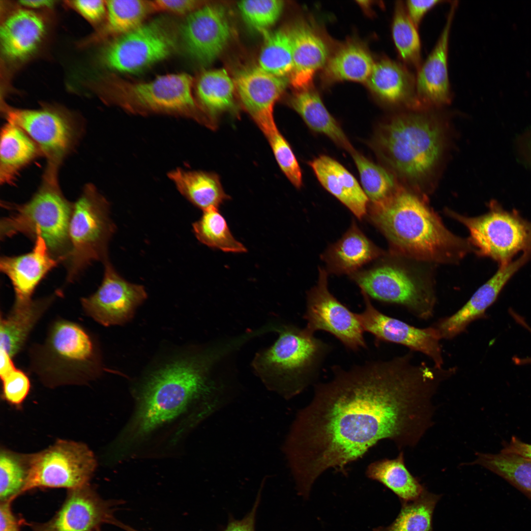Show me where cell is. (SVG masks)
<instances>
[{
	"label": "cell",
	"instance_id": "obj_40",
	"mask_svg": "<svg viewBox=\"0 0 531 531\" xmlns=\"http://www.w3.org/2000/svg\"><path fill=\"white\" fill-rule=\"evenodd\" d=\"M193 224L194 233L201 243L225 252L244 253L246 247L233 236L227 223L217 208L203 211Z\"/></svg>",
	"mask_w": 531,
	"mask_h": 531
},
{
	"label": "cell",
	"instance_id": "obj_18",
	"mask_svg": "<svg viewBox=\"0 0 531 531\" xmlns=\"http://www.w3.org/2000/svg\"><path fill=\"white\" fill-rule=\"evenodd\" d=\"M103 280L97 290L83 298L84 311L106 326L122 324L130 321L136 308L147 298L145 287L122 278L108 260L104 263Z\"/></svg>",
	"mask_w": 531,
	"mask_h": 531
},
{
	"label": "cell",
	"instance_id": "obj_29",
	"mask_svg": "<svg viewBox=\"0 0 531 531\" xmlns=\"http://www.w3.org/2000/svg\"><path fill=\"white\" fill-rule=\"evenodd\" d=\"M60 292L56 291L43 299L15 302L10 314L3 319H1L0 350L11 358L17 354L35 323L57 295H61Z\"/></svg>",
	"mask_w": 531,
	"mask_h": 531
},
{
	"label": "cell",
	"instance_id": "obj_31",
	"mask_svg": "<svg viewBox=\"0 0 531 531\" xmlns=\"http://www.w3.org/2000/svg\"><path fill=\"white\" fill-rule=\"evenodd\" d=\"M233 79L224 69L205 71L196 83L200 107L214 127L219 116L236 111Z\"/></svg>",
	"mask_w": 531,
	"mask_h": 531
},
{
	"label": "cell",
	"instance_id": "obj_56",
	"mask_svg": "<svg viewBox=\"0 0 531 531\" xmlns=\"http://www.w3.org/2000/svg\"><path fill=\"white\" fill-rule=\"evenodd\" d=\"M116 526H117V527H118L119 528H121L122 529L124 530L125 531H138V530H136L135 529H134V528H132L131 527H130V526H129L128 525H125V524L121 523V522H120L119 521H118L117 522Z\"/></svg>",
	"mask_w": 531,
	"mask_h": 531
},
{
	"label": "cell",
	"instance_id": "obj_13",
	"mask_svg": "<svg viewBox=\"0 0 531 531\" xmlns=\"http://www.w3.org/2000/svg\"><path fill=\"white\" fill-rule=\"evenodd\" d=\"M97 467L96 457L85 443L59 439L33 453L32 467L24 493L35 488L68 490L89 483Z\"/></svg>",
	"mask_w": 531,
	"mask_h": 531
},
{
	"label": "cell",
	"instance_id": "obj_19",
	"mask_svg": "<svg viewBox=\"0 0 531 531\" xmlns=\"http://www.w3.org/2000/svg\"><path fill=\"white\" fill-rule=\"evenodd\" d=\"M364 309L356 313L364 331L372 334L377 342L401 344L426 354L434 366L442 368L443 364L440 332L435 326L419 328L398 319L389 317L377 309L369 296L361 290Z\"/></svg>",
	"mask_w": 531,
	"mask_h": 531
},
{
	"label": "cell",
	"instance_id": "obj_8",
	"mask_svg": "<svg viewBox=\"0 0 531 531\" xmlns=\"http://www.w3.org/2000/svg\"><path fill=\"white\" fill-rule=\"evenodd\" d=\"M193 79L185 73L160 75L148 82H115L113 102L129 112L165 114L192 118L211 127L193 97Z\"/></svg>",
	"mask_w": 531,
	"mask_h": 531
},
{
	"label": "cell",
	"instance_id": "obj_36",
	"mask_svg": "<svg viewBox=\"0 0 531 531\" xmlns=\"http://www.w3.org/2000/svg\"><path fill=\"white\" fill-rule=\"evenodd\" d=\"M470 465H479L504 479L531 498V460L520 456L500 452L498 454L477 452Z\"/></svg>",
	"mask_w": 531,
	"mask_h": 531
},
{
	"label": "cell",
	"instance_id": "obj_4",
	"mask_svg": "<svg viewBox=\"0 0 531 531\" xmlns=\"http://www.w3.org/2000/svg\"><path fill=\"white\" fill-rule=\"evenodd\" d=\"M210 361L209 356L177 360L154 373L140 393L131 437L147 435L196 402L216 412L229 404L233 394L207 380Z\"/></svg>",
	"mask_w": 531,
	"mask_h": 531
},
{
	"label": "cell",
	"instance_id": "obj_15",
	"mask_svg": "<svg viewBox=\"0 0 531 531\" xmlns=\"http://www.w3.org/2000/svg\"><path fill=\"white\" fill-rule=\"evenodd\" d=\"M327 273L319 269L317 284L308 293L304 328L314 334L325 331L338 339L348 350L357 351L367 348L363 331L356 313L339 302L329 291Z\"/></svg>",
	"mask_w": 531,
	"mask_h": 531
},
{
	"label": "cell",
	"instance_id": "obj_57",
	"mask_svg": "<svg viewBox=\"0 0 531 531\" xmlns=\"http://www.w3.org/2000/svg\"><path fill=\"white\" fill-rule=\"evenodd\" d=\"M95 531H101V530H100V527L98 528H97V529H96V530H95Z\"/></svg>",
	"mask_w": 531,
	"mask_h": 531
},
{
	"label": "cell",
	"instance_id": "obj_28",
	"mask_svg": "<svg viewBox=\"0 0 531 531\" xmlns=\"http://www.w3.org/2000/svg\"><path fill=\"white\" fill-rule=\"evenodd\" d=\"M383 254L353 222L343 236L327 249L323 258L331 272L351 274Z\"/></svg>",
	"mask_w": 531,
	"mask_h": 531
},
{
	"label": "cell",
	"instance_id": "obj_6",
	"mask_svg": "<svg viewBox=\"0 0 531 531\" xmlns=\"http://www.w3.org/2000/svg\"><path fill=\"white\" fill-rule=\"evenodd\" d=\"M1 205L9 212L0 220L1 240L18 234L34 240L40 236L52 255L65 263L70 250L69 226L73 203L63 195L58 175L44 173L41 184L26 203L3 202Z\"/></svg>",
	"mask_w": 531,
	"mask_h": 531
},
{
	"label": "cell",
	"instance_id": "obj_30",
	"mask_svg": "<svg viewBox=\"0 0 531 531\" xmlns=\"http://www.w3.org/2000/svg\"><path fill=\"white\" fill-rule=\"evenodd\" d=\"M41 154L37 145L22 129L7 122L0 133L1 183H13L20 171Z\"/></svg>",
	"mask_w": 531,
	"mask_h": 531
},
{
	"label": "cell",
	"instance_id": "obj_53",
	"mask_svg": "<svg viewBox=\"0 0 531 531\" xmlns=\"http://www.w3.org/2000/svg\"><path fill=\"white\" fill-rule=\"evenodd\" d=\"M514 319L515 320L516 322L519 323L521 326L525 327L527 330L530 331L531 333V327L527 324L524 319L518 314H516ZM513 362L517 365H525L531 364V356H528L526 357H519L517 356H514L512 358Z\"/></svg>",
	"mask_w": 531,
	"mask_h": 531
},
{
	"label": "cell",
	"instance_id": "obj_1",
	"mask_svg": "<svg viewBox=\"0 0 531 531\" xmlns=\"http://www.w3.org/2000/svg\"><path fill=\"white\" fill-rule=\"evenodd\" d=\"M333 370L330 381L315 385L282 447L305 495L324 472L346 473L380 441H392L399 450L413 447L433 425L439 377L432 367L413 363L410 353Z\"/></svg>",
	"mask_w": 531,
	"mask_h": 531
},
{
	"label": "cell",
	"instance_id": "obj_46",
	"mask_svg": "<svg viewBox=\"0 0 531 531\" xmlns=\"http://www.w3.org/2000/svg\"><path fill=\"white\" fill-rule=\"evenodd\" d=\"M2 397L9 405L20 409L30 388L29 378L22 371L15 368L1 377Z\"/></svg>",
	"mask_w": 531,
	"mask_h": 531
},
{
	"label": "cell",
	"instance_id": "obj_17",
	"mask_svg": "<svg viewBox=\"0 0 531 531\" xmlns=\"http://www.w3.org/2000/svg\"><path fill=\"white\" fill-rule=\"evenodd\" d=\"M118 501L101 498L89 483L68 490L63 504L49 520L27 524L32 531H95L103 524L115 525Z\"/></svg>",
	"mask_w": 531,
	"mask_h": 531
},
{
	"label": "cell",
	"instance_id": "obj_47",
	"mask_svg": "<svg viewBox=\"0 0 531 531\" xmlns=\"http://www.w3.org/2000/svg\"><path fill=\"white\" fill-rule=\"evenodd\" d=\"M70 6L75 9L88 21L97 23L106 16V1L77 0L68 1Z\"/></svg>",
	"mask_w": 531,
	"mask_h": 531
},
{
	"label": "cell",
	"instance_id": "obj_34",
	"mask_svg": "<svg viewBox=\"0 0 531 531\" xmlns=\"http://www.w3.org/2000/svg\"><path fill=\"white\" fill-rule=\"evenodd\" d=\"M365 473L367 477L393 492L400 501L415 500L426 489L408 469L403 451L395 458H384L370 463Z\"/></svg>",
	"mask_w": 531,
	"mask_h": 531
},
{
	"label": "cell",
	"instance_id": "obj_54",
	"mask_svg": "<svg viewBox=\"0 0 531 531\" xmlns=\"http://www.w3.org/2000/svg\"><path fill=\"white\" fill-rule=\"evenodd\" d=\"M0 378L16 368L12 362V358L5 352L0 350Z\"/></svg>",
	"mask_w": 531,
	"mask_h": 531
},
{
	"label": "cell",
	"instance_id": "obj_9",
	"mask_svg": "<svg viewBox=\"0 0 531 531\" xmlns=\"http://www.w3.org/2000/svg\"><path fill=\"white\" fill-rule=\"evenodd\" d=\"M448 213L468 230L472 250L478 256L491 258L499 267L508 265L520 252L531 253V222L516 210L506 211L493 201L488 211L479 216Z\"/></svg>",
	"mask_w": 531,
	"mask_h": 531
},
{
	"label": "cell",
	"instance_id": "obj_24",
	"mask_svg": "<svg viewBox=\"0 0 531 531\" xmlns=\"http://www.w3.org/2000/svg\"><path fill=\"white\" fill-rule=\"evenodd\" d=\"M366 83L385 103L406 110H424L416 95L415 77L408 67L390 59L375 62Z\"/></svg>",
	"mask_w": 531,
	"mask_h": 531
},
{
	"label": "cell",
	"instance_id": "obj_22",
	"mask_svg": "<svg viewBox=\"0 0 531 531\" xmlns=\"http://www.w3.org/2000/svg\"><path fill=\"white\" fill-rule=\"evenodd\" d=\"M525 253L506 266L499 267L496 273L480 286L469 301L450 316L440 320L435 327L442 339H450L464 332L472 322L484 318L485 312L497 299L513 275L531 258Z\"/></svg>",
	"mask_w": 531,
	"mask_h": 531
},
{
	"label": "cell",
	"instance_id": "obj_55",
	"mask_svg": "<svg viewBox=\"0 0 531 531\" xmlns=\"http://www.w3.org/2000/svg\"><path fill=\"white\" fill-rule=\"evenodd\" d=\"M54 1L47 0H21L20 3L23 6L32 8H40L52 6Z\"/></svg>",
	"mask_w": 531,
	"mask_h": 531
},
{
	"label": "cell",
	"instance_id": "obj_2",
	"mask_svg": "<svg viewBox=\"0 0 531 531\" xmlns=\"http://www.w3.org/2000/svg\"><path fill=\"white\" fill-rule=\"evenodd\" d=\"M370 218L396 256L421 262L456 263L472 248L453 234L424 197L404 186L384 201L372 205Z\"/></svg>",
	"mask_w": 531,
	"mask_h": 531
},
{
	"label": "cell",
	"instance_id": "obj_23",
	"mask_svg": "<svg viewBox=\"0 0 531 531\" xmlns=\"http://www.w3.org/2000/svg\"><path fill=\"white\" fill-rule=\"evenodd\" d=\"M32 250L18 256H2L0 269L10 280L16 302L32 300L35 288L60 262L50 253L46 242L40 236L34 240Z\"/></svg>",
	"mask_w": 531,
	"mask_h": 531
},
{
	"label": "cell",
	"instance_id": "obj_27",
	"mask_svg": "<svg viewBox=\"0 0 531 531\" xmlns=\"http://www.w3.org/2000/svg\"><path fill=\"white\" fill-rule=\"evenodd\" d=\"M45 28L43 19L35 12L24 9L13 12L0 26V43L3 53L13 59L27 56L37 46Z\"/></svg>",
	"mask_w": 531,
	"mask_h": 531
},
{
	"label": "cell",
	"instance_id": "obj_10",
	"mask_svg": "<svg viewBox=\"0 0 531 531\" xmlns=\"http://www.w3.org/2000/svg\"><path fill=\"white\" fill-rule=\"evenodd\" d=\"M39 357L38 370L51 386L86 382L98 365L89 336L79 325L65 321L51 327Z\"/></svg>",
	"mask_w": 531,
	"mask_h": 531
},
{
	"label": "cell",
	"instance_id": "obj_3",
	"mask_svg": "<svg viewBox=\"0 0 531 531\" xmlns=\"http://www.w3.org/2000/svg\"><path fill=\"white\" fill-rule=\"evenodd\" d=\"M429 110H406L393 116L379 127L373 142L385 168L417 193L436 178L447 147L446 125Z\"/></svg>",
	"mask_w": 531,
	"mask_h": 531
},
{
	"label": "cell",
	"instance_id": "obj_50",
	"mask_svg": "<svg viewBox=\"0 0 531 531\" xmlns=\"http://www.w3.org/2000/svg\"><path fill=\"white\" fill-rule=\"evenodd\" d=\"M12 501L0 502V531H21V520L13 513L11 502Z\"/></svg>",
	"mask_w": 531,
	"mask_h": 531
},
{
	"label": "cell",
	"instance_id": "obj_43",
	"mask_svg": "<svg viewBox=\"0 0 531 531\" xmlns=\"http://www.w3.org/2000/svg\"><path fill=\"white\" fill-rule=\"evenodd\" d=\"M351 154L358 170L363 190L372 205L386 200L401 185L385 168L369 160L355 150Z\"/></svg>",
	"mask_w": 531,
	"mask_h": 531
},
{
	"label": "cell",
	"instance_id": "obj_16",
	"mask_svg": "<svg viewBox=\"0 0 531 531\" xmlns=\"http://www.w3.org/2000/svg\"><path fill=\"white\" fill-rule=\"evenodd\" d=\"M179 33L186 55L201 65H208L221 55L232 36V28L224 7L205 4L188 15Z\"/></svg>",
	"mask_w": 531,
	"mask_h": 531
},
{
	"label": "cell",
	"instance_id": "obj_20",
	"mask_svg": "<svg viewBox=\"0 0 531 531\" xmlns=\"http://www.w3.org/2000/svg\"><path fill=\"white\" fill-rule=\"evenodd\" d=\"M233 80L242 106L266 137L278 130L274 107L285 91L289 78L272 75L257 66L240 69Z\"/></svg>",
	"mask_w": 531,
	"mask_h": 531
},
{
	"label": "cell",
	"instance_id": "obj_51",
	"mask_svg": "<svg viewBox=\"0 0 531 531\" xmlns=\"http://www.w3.org/2000/svg\"><path fill=\"white\" fill-rule=\"evenodd\" d=\"M259 496L250 512L240 520L231 518L223 531H255V518Z\"/></svg>",
	"mask_w": 531,
	"mask_h": 531
},
{
	"label": "cell",
	"instance_id": "obj_26",
	"mask_svg": "<svg viewBox=\"0 0 531 531\" xmlns=\"http://www.w3.org/2000/svg\"><path fill=\"white\" fill-rule=\"evenodd\" d=\"M309 165L326 190L358 218L365 215L369 199L355 178L343 165L324 155L310 161Z\"/></svg>",
	"mask_w": 531,
	"mask_h": 531
},
{
	"label": "cell",
	"instance_id": "obj_45",
	"mask_svg": "<svg viewBox=\"0 0 531 531\" xmlns=\"http://www.w3.org/2000/svg\"><path fill=\"white\" fill-rule=\"evenodd\" d=\"M266 138L283 173L296 188H300L302 185V172L287 141L278 130Z\"/></svg>",
	"mask_w": 531,
	"mask_h": 531
},
{
	"label": "cell",
	"instance_id": "obj_44",
	"mask_svg": "<svg viewBox=\"0 0 531 531\" xmlns=\"http://www.w3.org/2000/svg\"><path fill=\"white\" fill-rule=\"evenodd\" d=\"M237 7L245 22L264 34L279 18L284 2L278 0H242L237 3Z\"/></svg>",
	"mask_w": 531,
	"mask_h": 531
},
{
	"label": "cell",
	"instance_id": "obj_35",
	"mask_svg": "<svg viewBox=\"0 0 531 531\" xmlns=\"http://www.w3.org/2000/svg\"><path fill=\"white\" fill-rule=\"evenodd\" d=\"M375 62L362 45L348 43L329 58L324 76L329 82L352 81L366 83Z\"/></svg>",
	"mask_w": 531,
	"mask_h": 531
},
{
	"label": "cell",
	"instance_id": "obj_39",
	"mask_svg": "<svg viewBox=\"0 0 531 531\" xmlns=\"http://www.w3.org/2000/svg\"><path fill=\"white\" fill-rule=\"evenodd\" d=\"M33 453H22L1 447L0 502L13 501L23 494L32 467Z\"/></svg>",
	"mask_w": 531,
	"mask_h": 531
},
{
	"label": "cell",
	"instance_id": "obj_38",
	"mask_svg": "<svg viewBox=\"0 0 531 531\" xmlns=\"http://www.w3.org/2000/svg\"><path fill=\"white\" fill-rule=\"evenodd\" d=\"M106 3L107 20L102 34L115 38L142 25L147 16L155 11L152 1L111 0Z\"/></svg>",
	"mask_w": 531,
	"mask_h": 531
},
{
	"label": "cell",
	"instance_id": "obj_52",
	"mask_svg": "<svg viewBox=\"0 0 531 531\" xmlns=\"http://www.w3.org/2000/svg\"><path fill=\"white\" fill-rule=\"evenodd\" d=\"M501 452L516 454L531 460V444L522 441L513 436L509 442H503Z\"/></svg>",
	"mask_w": 531,
	"mask_h": 531
},
{
	"label": "cell",
	"instance_id": "obj_21",
	"mask_svg": "<svg viewBox=\"0 0 531 531\" xmlns=\"http://www.w3.org/2000/svg\"><path fill=\"white\" fill-rule=\"evenodd\" d=\"M457 5V1L451 3L445 26L437 43L417 71L416 93L424 110L444 106L451 100L448 53L450 29Z\"/></svg>",
	"mask_w": 531,
	"mask_h": 531
},
{
	"label": "cell",
	"instance_id": "obj_14",
	"mask_svg": "<svg viewBox=\"0 0 531 531\" xmlns=\"http://www.w3.org/2000/svg\"><path fill=\"white\" fill-rule=\"evenodd\" d=\"M176 41L167 22L157 19L114 38L104 49L102 59L113 70L137 72L168 58Z\"/></svg>",
	"mask_w": 531,
	"mask_h": 531
},
{
	"label": "cell",
	"instance_id": "obj_32",
	"mask_svg": "<svg viewBox=\"0 0 531 531\" xmlns=\"http://www.w3.org/2000/svg\"><path fill=\"white\" fill-rule=\"evenodd\" d=\"M290 106L312 130L324 134L351 152L354 149L340 126L328 112L319 94L310 88L297 90L290 99Z\"/></svg>",
	"mask_w": 531,
	"mask_h": 531
},
{
	"label": "cell",
	"instance_id": "obj_25",
	"mask_svg": "<svg viewBox=\"0 0 531 531\" xmlns=\"http://www.w3.org/2000/svg\"><path fill=\"white\" fill-rule=\"evenodd\" d=\"M293 48V68L289 82L297 90L310 88L314 76L325 65L328 48L311 28L298 24L289 29Z\"/></svg>",
	"mask_w": 531,
	"mask_h": 531
},
{
	"label": "cell",
	"instance_id": "obj_5",
	"mask_svg": "<svg viewBox=\"0 0 531 531\" xmlns=\"http://www.w3.org/2000/svg\"><path fill=\"white\" fill-rule=\"evenodd\" d=\"M330 350L305 328L286 326L272 346L256 355L253 366L268 389L289 399L315 381Z\"/></svg>",
	"mask_w": 531,
	"mask_h": 531
},
{
	"label": "cell",
	"instance_id": "obj_11",
	"mask_svg": "<svg viewBox=\"0 0 531 531\" xmlns=\"http://www.w3.org/2000/svg\"><path fill=\"white\" fill-rule=\"evenodd\" d=\"M351 275L369 296L401 305L421 319L433 315L436 297L432 284L404 264L388 262Z\"/></svg>",
	"mask_w": 531,
	"mask_h": 531
},
{
	"label": "cell",
	"instance_id": "obj_48",
	"mask_svg": "<svg viewBox=\"0 0 531 531\" xmlns=\"http://www.w3.org/2000/svg\"><path fill=\"white\" fill-rule=\"evenodd\" d=\"M155 10L187 16L204 4L195 0H157L152 1Z\"/></svg>",
	"mask_w": 531,
	"mask_h": 531
},
{
	"label": "cell",
	"instance_id": "obj_12",
	"mask_svg": "<svg viewBox=\"0 0 531 531\" xmlns=\"http://www.w3.org/2000/svg\"><path fill=\"white\" fill-rule=\"evenodd\" d=\"M2 111L7 122L22 129L46 157L45 170L58 172L64 159L74 148L82 134L81 122L58 110L11 107L3 103Z\"/></svg>",
	"mask_w": 531,
	"mask_h": 531
},
{
	"label": "cell",
	"instance_id": "obj_33",
	"mask_svg": "<svg viewBox=\"0 0 531 531\" xmlns=\"http://www.w3.org/2000/svg\"><path fill=\"white\" fill-rule=\"evenodd\" d=\"M168 177L184 197L203 211L218 208L230 198L216 174L176 169L170 172Z\"/></svg>",
	"mask_w": 531,
	"mask_h": 531
},
{
	"label": "cell",
	"instance_id": "obj_42",
	"mask_svg": "<svg viewBox=\"0 0 531 531\" xmlns=\"http://www.w3.org/2000/svg\"><path fill=\"white\" fill-rule=\"evenodd\" d=\"M391 29L395 46L404 64L417 71L422 64L420 39L417 28L409 18L403 1L395 4Z\"/></svg>",
	"mask_w": 531,
	"mask_h": 531
},
{
	"label": "cell",
	"instance_id": "obj_7",
	"mask_svg": "<svg viewBox=\"0 0 531 531\" xmlns=\"http://www.w3.org/2000/svg\"><path fill=\"white\" fill-rule=\"evenodd\" d=\"M115 230L107 201L93 185H86L73 204L70 250L64 263L67 282L74 281L93 262L108 260V244Z\"/></svg>",
	"mask_w": 531,
	"mask_h": 531
},
{
	"label": "cell",
	"instance_id": "obj_49",
	"mask_svg": "<svg viewBox=\"0 0 531 531\" xmlns=\"http://www.w3.org/2000/svg\"><path fill=\"white\" fill-rule=\"evenodd\" d=\"M443 2L442 0H407L405 6L407 13L414 24L418 28L425 14L432 8Z\"/></svg>",
	"mask_w": 531,
	"mask_h": 531
},
{
	"label": "cell",
	"instance_id": "obj_37",
	"mask_svg": "<svg viewBox=\"0 0 531 531\" xmlns=\"http://www.w3.org/2000/svg\"><path fill=\"white\" fill-rule=\"evenodd\" d=\"M441 497L426 489L415 500L401 501V510L393 523L374 531H433L434 511Z\"/></svg>",
	"mask_w": 531,
	"mask_h": 531
},
{
	"label": "cell",
	"instance_id": "obj_41",
	"mask_svg": "<svg viewBox=\"0 0 531 531\" xmlns=\"http://www.w3.org/2000/svg\"><path fill=\"white\" fill-rule=\"evenodd\" d=\"M258 66L272 75L288 78L293 68V48L289 30L279 29L264 34Z\"/></svg>",
	"mask_w": 531,
	"mask_h": 531
}]
</instances>
